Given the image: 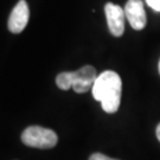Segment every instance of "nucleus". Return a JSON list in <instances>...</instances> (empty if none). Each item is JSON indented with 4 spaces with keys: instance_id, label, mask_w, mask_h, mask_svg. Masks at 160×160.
<instances>
[{
    "instance_id": "f257e3e1",
    "label": "nucleus",
    "mask_w": 160,
    "mask_h": 160,
    "mask_svg": "<svg viewBox=\"0 0 160 160\" xmlns=\"http://www.w3.org/2000/svg\"><path fill=\"white\" fill-rule=\"evenodd\" d=\"M121 92H122V81L115 71L107 70L97 76L92 88L94 98L101 102L102 109L113 114L116 113L120 107Z\"/></svg>"
},
{
    "instance_id": "f03ea898",
    "label": "nucleus",
    "mask_w": 160,
    "mask_h": 160,
    "mask_svg": "<svg viewBox=\"0 0 160 160\" xmlns=\"http://www.w3.org/2000/svg\"><path fill=\"white\" fill-rule=\"evenodd\" d=\"M96 69L92 65H84L76 71H64L57 75L56 84L62 90L74 89L77 94L89 92L94 86V82L97 78Z\"/></svg>"
},
{
    "instance_id": "7ed1b4c3",
    "label": "nucleus",
    "mask_w": 160,
    "mask_h": 160,
    "mask_svg": "<svg viewBox=\"0 0 160 160\" xmlns=\"http://www.w3.org/2000/svg\"><path fill=\"white\" fill-rule=\"evenodd\" d=\"M22 141L29 147L49 149L57 145L58 137L52 129L40 126H30L23 132Z\"/></svg>"
},
{
    "instance_id": "20e7f679",
    "label": "nucleus",
    "mask_w": 160,
    "mask_h": 160,
    "mask_svg": "<svg viewBox=\"0 0 160 160\" xmlns=\"http://www.w3.org/2000/svg\"><path fill=\"white\" fill-rule=\"evenodd\" d=\"M104 13L110 33L114 37H121L125 32V8L113 2H107L104 6Z\"/></svg>"
},
{
    "instance_id": "39448f33",
    "label": "nucleus",
    "mask_w": 160,
    "mask_h": 160,
    "mask_svg": "<svg viewBox=\"0 0 160 160\" xmlns=\"http://www.w3.org/2000/svg\"><path fill=\"white\" fill-rule=\"evenodd\" d=\"M29 18L30 10L28 2L25 0H19L10 14L7 28L12 33H20L26 28L29 23Z\"/></svg>"
},
{
    "instance_id": "423d86ee",
    "label": "nucleus",
    "mask_w": 160,
    "mask_h": 160,
    "mask_svg": "<svg viewBox=\"0 0 160 160\" xmlns=\"http://www.w3.org/2000/svg\"><path fill=\"white\" fill-rule=\"evenodd\" d=\"M125 14L126 19L134 30L139 31L146 26L147 17L141 0H128L125 6Z\"/></svg>"
},
{
    "instance_id": "0eeeda50",
    "label": "nucleus",
    "mask_w": 160,
    "mask_h": 160,
    "mask_svg": "<svg viewBox=\"0 0 160 160\" xmlns=\"http://www.w3.org/2000/svg\"><path fill=\"white\" fill-rule=\"evenodd\" d=\"M89 160H118V159H113V158H109V157L102 154V153H94V154L90 155Z\"/></svg>"
},
{
    "instance_id": "6e6552de",
    "label": "nucleus",
    "mask_w": 160,
    "mask_h": 160,
    "mask_svg": "<svg viewBox=\"0 0 160 160\" xmlns=\"http://www.w3.org/2000/svg\"><path fill=\"white\" fill-rule=\"evenodd\" d=\"M146 2L151 8H153L154 11L160 12V0H146Z\"/></svg>"
},
{
    "instance_id": "1a4fd4ad",
    "label": "nucleus",
    "mask_w": 160,
    "mask_h": 160,
    "mask_svg": "<svg viewBox=\"0 0 160 160\" xmlns=\"http://www.w3.org/2000/svg\"><path fill=\"white\" fill-rule=\"evenodd\" d=\"M155 133H157V138H158V140L160 141V123L158 125V127H157V132H155Z\"/></svg>"
},
{
    "instance_id": "9d476101",
    "label": "nucleus",
    "mask_w": 160,
    "mask_h": 160,
    "mask_svg": "<svg viewBox=\"0 0 160 160\" xmlns=\"http://www.w3.org/2000/svg\"><path fill=\"white\" fill-rule=\"evenodd\" d=\"M159 72H160V61H159Z\"/></svg>"
}]
</instances>
